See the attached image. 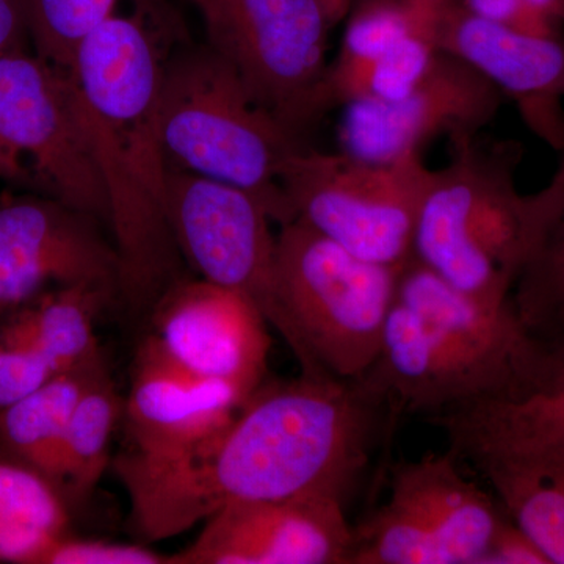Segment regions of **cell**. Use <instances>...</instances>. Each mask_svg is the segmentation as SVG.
Here are the masks:
<instances>
[{"instance_id": "1", "label": "cell", "mask_w": 564, "mask_h": 564, "mask_svg": "<svg viewBox=\"0 0 564 564\" xmlns=\"http://www.w3.org/2000/svg\"><path fill=\"white\" fill-rule=\"evenodd\" d=\"M388 406L361 380L300 372L265 380L231 421L184 454L122 452L110 467L140 543L169 540L231 505L329 494L358 481Z\"/></svg>"}, {"instance_id": "2", "label": "cell", "mask_w": 564, "mask_h": 564, "mask_svg": "<svg viewBox=\"0 0 564 564\" xmlns=\"http://www.w3.org/2000/svg\"><path fill=\"white\" fill-rule=\"evenodd\" d=\"M154 14L117 11L80 44L68 70L109 199L120 296L133 313L151 311L185 276L166 215L172 169L159 120L166 58Z\"/></svg>"}, {"instance_id": "3", "label": "cell", "mask_w": 564, "mask_h": 564, "mask_svg": "<svg viewBox=\"0 0 564 564\" xmlns=\"http://www.w3.org/2000/svg\"><path fill=\"white\" fill-rule=\"evenodd\" d=\"M536 343L514 304L486 306L411 258L400 270L380 352L359 380L391 413L432 421L511 395Z\"/></svg>"}, {"instance_id": "4", "label": "cell", "mask_w": 564, "mask_h": 564, "mask_svg": "<svg viewBox=\"0 0 564 564\" xmlns=\"http://www.w3.org/2000/svg\"><path fill=\"white\" fill-rule=\"evenodd\" d=\"M521 155L518 144L485 143L478 133L452 140V161L433 170L415 223L411 258L486 306H513L529 250Z\"/></svg>"}, {"instance_id": "5", "label": "cell", "mask_w": 564, "mask_h": 564, "mask_svg": "<svg viewBox=\"0 0 564 564\" xmlns=\"http://www.w3.org/2000/svg\"><path fill=\"white\" fill-rule=\"evenodd\" d=\"M402 267L364 261L296 218L280 225L274 329L300 372L347 381L369 372Z\"/></svg>"}, {"instance_id": "6", "label": "cell", "mask_w": 564, "mask_h": 564, "mask_svg": "<svg viewBox=\"0 0 564 564\" xmlns=\"http://www.w3.org/2000/svg\"><path fill=\"white\" fill-rule=\"evenodd\" d=\"M159 120L170 169L252 193L278 226L292 220L280 180L289 159L306 148L302 135L259 106L209 47L166 61Z\"/></svg>"}, {"instance_id": "7", "label": "cell", "mask_w": 564, "mask_h": 564, "mask_svg": "<svg viewBox=\"0 0 564 564\" xmlns=\"http://www.w3.org/2000/svg\"><path fill=\"white\" fill-rule=\"evenodd\" d=\"M432 172L422 155L377 163L344 151L303 148L285 163L280 187L292 220L306 223L364 261L402 267L413 254Z\"/></svg>"}, {"instance_id": "8", "label": "cell", "mask_w": 564, "mask_h": 564, "mask_svg": "<svg viewBox=\"0 0 564 564\" xmlns=\"http://www.w3.org/2000/svg\"><path fill=\"white\" fill-rule=\"evenodd\" d=\"M209 50L252 99L293 132L321 120V91L337 24L326 0H191Z\"/></svg>"}, {"instance_id": "9", "label": "cell", "mask_w": 564, "mask_h": 564, "mask_svg": "<svg viewBox=\"0 0 564 564\" xmlns=\"http://www.w3.org/2000/svg\"><path fill=\"white\" fill-rule=\"evenodd\" d=\"M507 514L448 448L392 469L389 499L352 527L348 564H481Z\"/></svg>"}, {"instance_id": "10", "label": "cell", "mask_w": 564, "mask_h": 564, "mask_svg": "<svg viewBox=\"0 0 564 564\" xmlns=\"http://www.w3.org/2000/svg\"><path fill=\"white\" fill-rule=\"evenodd\" d=\"M0 158L32 184L109 225V199L66 70L29 50L0 57Z\"/></svg>"}, {"instance_id": "11", "label": "cell", "mask_w": 564, "mask_h": 564, "mask_svg": "<svg viewBox=\"0 0 564 564\" xmlns=\"http://www.w3.org/2000/svg\"><path fill=\"white\" fill-rule=\"evenodd\" d=\"M462 462L475 467L505 514L564 564V432L474 403L432 419Z\"/></svg>"}, {"instance_id": "12", "label": "cell", "mask_w": 564, "mask_h": 564, "mask_svg": "<svg viewBox=\"0 0 564 564\" xmlns=\"http://www.w3.org/2000/svg\"><path fill=\"white\" fill-rule=\"evenodd\" d=\"M166 215L182 261L202 280L247 296L276 328V232L265 204L243 188L172 169Z\"/></svg>"}, {"instance_id": "13", "label": "cell", "mask_w": 564, "mask_h": 564, "mask_svg": "<svg viewBox=\"0 0 564 564\" xmlns=\"http://www.w3.org/2000/svg\"><path fill=\"white\" fill-rule=\"evenodd\" d=\"M141 345L182 372L251 397L267 380L269 322L247 296L202 278L174 282L151 307Z\"/></svg>"}, {"instance_id": "14", "label": "cell", "mask_w": 564, "mask_h": 564, "mask_svg": "<svg viewBox=\"0 0 564 564\" xmlns=\"http://www.w3.org/2000/svg\"><path fill=\"white\" fill-rule=\"evenodd\" d=\"M503 99L477 69L441 51L430 73L403 98L345 104L340 147L347 154L377 163L421 155L436 137L477 135L497 117Z\"/></svg>"}, {"instance_id": "15", "label": "cell", "mask_w": 564, "mask_h": 564, "mask_svg": "<svg viewBox=\"0 0 564 564\" xmlns=\"http://www.w3.org/2000/svg\"><path fill=\"white\" fill-rule=\"evenodd\" d=\"M352 527L329 494L231 505L170 564H348Z\"/></svg>"}, {"instance_id": "16", "label": "cell", "mask_w": 564, "mask_h": 564, "mask_svg": "<svg viewBox=\"0 0 564 564\" xmlns=\"http://www.w3.org/2000/svg\"><path fill=\"white\" fill-rule=\"evenodd\" d=\"M441 50L462 58L511 99L534 137L564 150V33L538 35L484 20L448 0Z\"/></svg>"}, {"instance_id": "17", "label": "cell", "mask_w": 564, "mask_h": 564, "mask_svg": "<svg viewBox=\"0 0 564 564\" xmlns=\"http://www.w3.org/2000/svg\"><path fill=\"white\" fill-rule=\"evenodd\" d=\"M248 399L234 386L182 372L140 345L122 414L128 452L147 459L184 454L220 432Z\"/></svg>"}, {"instance_id": "18", "label": "cell", "mask_w": 564, "mask_h": 564, "mask_svg": "<svg viewBox=\"0 0 564 564\" xmlns=\"http://www.w3.org/2000/svg\"><path fill=\"white\" fill-rule=\"evenodd\" d=\"M99 223L52 196H0V248L40 267L57 285L91 282L120 296V258Z\"/></svg>"}, {"instance_id": "19", "label": "cell", "mask_w": 564, "mask_h": 564, "mask_svg": "<svg viewBox=\"0 0 564 564\" xmlns=\"http://www.w3.org/2000/svg\"><path fill=\"white\" fill-rule=\"evenodd\" d=\"M448 0H352L343 44L329 62L321 113L355 101L375 63L411 32L440 20Z\"/></svg>"}, {"instance_id": "20", "label": "cell", "mask_w": 564, "mask_h": 564, "mask_svg": "<svg viewBox=\"0 0 564 564\" xmlns=\"http://www.w3.org/2000/svg\"><path fill=\"white\" fill-rule=\"evenodd\" d=\"M551 180L527 195L530 237L513 304L538 337L564 333V150Z\"/></svg>"}, {"instance_id": "21", "label": "cell", "mask_w": 564, "mask_h": 564, "mask_svg": "<svg viewBox=\"0 0 564 564\" xmlns=\"http://www.w3.org/2000/svg\"><path fill=\"white\" fill-rule=\"evenodd\" d=\"M118 292L91 282L57 285L3 315V329L28 340L61 373L102 351L96 318Z\"/></svg>"}, {"instance_id": "22", "label": "cell", "mask_w": 564, "mask_h": 564, "mask_svg": "<svg viewBox=\"0 0 564 564\" xmlns=\"http://www.w3.org/2000/svg\"><path fill=\"white\" fill-rule=\"evenodd\" d=\"M73 505L50 475L0 451V563L40 564L70 533Z\"/></svg>"}, {"instance_id": "23", "label": "cell", "mask_w": 564, "mask_h": 564, "mask_svg": "<svg viewBox=\"0 0 564 564\" xmlns=\"http://www.w3.org/2000/svg\"><path fill=\"white\" fill-rule=\"evenodd\" d=\"M107 367L101 351L90 361L54 375L24 399L0 408V451L39 467L61 484L63 441L70 415L82 393Z\"/></svg>"}, {"instance_id": "24", "label": "cell", "mask_w": 564, "mask_h": 564, "mask_svg": "<svg viewBox=\"0 0 564 564\" xmlns=\"http://www.w3.org/2000/svg\"><path fill=\"white\" fill-rule=\"evenodd\" d=\"M124 414V400L107 367L82 393L63 441L61 484L70 502L91 496L111 464L115 430Z\"/></svg>"}, {"instance_id": "25", "label": "cell", "mask_w": 564, "mask_h": 564, "mask_svg": "<svg viewBox=\"0 0 564 564\" xmlns=\"http://www.w3.org/2000/svg\"><path fill=\"white\" fill-rule=\"evenodd\" d=\"M122 0H28L35 54L68 73L77 50L104 22L120 11ZM158 9V0H132Z\"/></svg>"}, {"instance_id": "26", "label": "cell", "mask_w": 564, "mask_h": 564, "mask_svg": "<svg viewBox=\"0 0 564 564\" xmlns=\"http://www.w3.org/2000/svg\"><path fill=\"white\" fill-rule=\"evenodd\" d=\"M486 402L516 417L564 432V333L538 337L521 386L505 399Z\"/></svg>"}, {"instance_id": "27", "label": "cell", "mask_w": 564, "mask_h": 564, "mask_svg": "<svg viewBox=\"0 0 564 564\" xmlns=\"http://www.w3.org/2000/svg\"><path fill=\"white\" fill-rule=\"evenodd\" d=\"M440 22L441 18L432 24L423 25L417 31L411 32L375 63L356 99L397 101L417 87L423 77L433 68L437 55L443 51L440 40H437Z\"/></svg>"}, {"instance_id": "28", "label": "cell", "mask_w": 564, "mask_h": 564, "mask_svg": "<svg viewBox=\"0 0 564 564\" xmlns=\"http://www.w3.org/2000/svg\"><path fill=\"white\" fill-rule=\"evenodd\" d=\"M54 375L43 352L0 326V408L24 399Z\"/></svg>"}, {"instance_id": "29", "label": "cell", "mask_w": 564, "mask_h": 564, "mask_svg": "<svg viewBox=\"0 0 564 564\" xmlns=\"http://www.w3.org/2000/svg\"><path fill=\"white\" fill-rule=\"evenodd\" d=\"M40 564H170V555L143 543H115L68 533L44 552Z\"/></svg>"}, {"instance_id": "30", "label": "cell", "mask_w": 564, "mask_h": 564, "mask_svg": "<svg viewBox=\"0 0 564 564\" xmlns=\"http://www.w3.org/2000/svg\"><path fill=\"white\" fill-rule=\"evenodd\" d=\"M55 281L40 267L0 248V314H9L47 291Z\"/></svg>"}, {"instance_id": "31", "label": "cell", "mask_w": 564, "mask_h": 564, "mask_svg": "<svg viewBox=\"0 0 564 564\" xmlns=\"http://www.w3.org/2000/svg\"><path fill=\"white\" fill-rule=\"evenodd\" d=\"M481 564H549V562L541 549L507 516Z\"/></svg>"}, {"instance_id": "32", "label": "cell", "mask_w": 564, "mask_h": 564, "mask_svg": "<svg viewBox=\"0 0 564 564\" xmlns=\"http://www.w3.org/2000/svg\"><path fill=\"white\" fill-rule=\"evenodd\" d=\"M29 41L28 0H0V57L28 50Z\"/></svg>"}, {"instance_id": "33", "label": "cell", "mask_w": 564, "mask_h": 564, "mask_svg": "<svg viewBox=\"0 0 564 564\" xmlns=\"http://www.w3.org/2000/svg\"><path fill=\"white\" fill-rule=\"evenodd\" d=\"M458 3L463 9L484 18V20L538 33L529 11H527L525 0H458Z\"/></svg>"}, {"instance_id": "34", "label": "cell", "mask_w": 564, "mask_h": 564, "mask_svg": "<svg viewBox=\"0 0 564 564\" xmlns=\"http://www.w3.org/2000/svg\"><path fill=\"white\" fill-rule=\"evenodd\" d=\"M527 11L541 35H563L564 0H525Z\"/></svg>"}, {"instance_id": "35", "label": "cell", "mask_w": 564, "mask_h": 564, "mask_svg": "<svg viewBox=\"0 0 564 564\" xmlns=\"http://www.w3.org/2000/svg\"><path fill=\"white\" fill-rule=\"evenodd\" d=\"M351 2L352 0H326L329 10H332L333 17L336 18L337 22L347 17L348 11H350Z\"/></svg>"}, {"instance_id": "36", "label": "cell", "mask_w": 564, "mask_h": 564, "mask_svg": "<svg viewBox=\"0 0 564 564\" xmlns=\"http://www.w3.org/2000/svg\"><path fill=\"white\" fill-rule=\"evenodd\" d=\"M2 317H3V315H2V314H0V321H2Z\"/></svg>"}]
</instances>
